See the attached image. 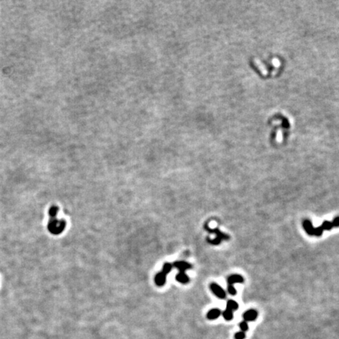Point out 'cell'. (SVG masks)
<instances>
[{"label":"cell","mask_w":339,"mask_h":339,"mask_svg":"<svg viewBox=\"0 0 339 339\" xmlns=\"http://www.w3.org/2000/svg\"><path fill=\"white\" fill-rule=\"evenodd\" d=\"M65 226L66 222L63 219L58 220L57 218H51L48 222L47 228H48L50 232L54 234V235H58V234H61L65 230Z\"/></svg>","instance_id":"1"},{"label":"cell","mask_w":339,"mask_h":339,"mask_svg":"<svg viewBox=\"0 0 339 339\" xmlns=\"http://www.w3.org/2000/svg\"><path fill=\"white\" fill-rule=\"evenodd\" d=\"M204 229H205L207 232H209L214 233V234L216 235L215 239H211L210 238L207 239V242H208L209 243H211V245L217 246V245H218V244H220L222 240H229V236H228L227 234H225V233H223L222 232H221L218 229H211V228L208 227L207 225H205Z\"/></svg>","instance_id":"2"},{"label":"cell","mask_w":339,"mask_h":339,"mask_svg":"<svg viewBox=\"0 0 339 339\" xmlns=\"http://www.w3.org/2000/svg\"><path fill=\"white\" fill-rule=\"evenodd\" d=\"M211 291L213 292V294L215 295V296L218 297L220 299H225L226 298V293L225 291H224V289L222 287L217 284L215 283H212L210 286Z\"/></svg>","instance_id":"3"},{"label":"cell","mask_w":339,"mask_h":339,"mask_svg":"<svg viewBox=\"0 0 339 339\" xmlns=\"http://www.w3.org/2000/svg\"><path fill=\"white\" fill-rule=\"evenodd\" d=\"M173 266L175 267L177 269H179L180 272H185V271L188 270V269H190L192 267L190 263L184 261H175L173 264Z\"/></svg>","instance_id":"4"},{"label":"cell","mask_w":339,"mask_h":339,"mask_svg":"<svg viewBox=\"0 0 339 339\" xmlns=\"http://www.w3.org/2000/svg\"><path fill=\"white\" fill-rule=\"evenodd\" d=\"M257 312L254 309H249L247 311H246L243 313V317L244 321L246 322H252L254 321L257 319Z\"/></svg>","instance_id":"5"},{"label":"cell","mask_w":339,"mask_h":339,"mask_svg":"<svg viewBox=\"0 0 339 339\" xmlns=\"http://www.w3.org/2000/svg\"><path fill=\"white\" fill-rule=\"evenodd\" d=\"M229 285H234L235 283H243L244 279L242 276L238 275V274H233L229 276L227 279Z\"/></svg>","instance_id":"6"},{"label":"cell","mask_w":339,"mask_h":339,"mask_svg":"<svg viewBox=\"0 0 339 339\" xmlns=\"http://www.w3.org/2000/svg\"><path fill=\"white\" fill-rule=\"evenodd\" d=\"M166 280V276L162 272H158L155 276V283L158 287H163L165 285Z\"/></svg>","instance_id":"7"},{"label":"cell","mask_w":339,"mask_h":339,"mask_svg":"<svg viewBox=\"0 0 339 339\" xmlns=\"http://www.w3.org/2000/svg\"><path fill=\"white\" fill-rule=\"evenodd\" d=\"M302 225H303L304 229H305V231L306 232L308 235L314 236V229L315 228L313 227V224H312V222L309 220L304 221L303 223H302Z\"/></svg>","instance_id":"8"},{"label":"cell","mask_w":339,"mask_h":339,"mask_svg":"<svg viewBox=\"0 0 339 339\" xmlns=\"http://www.w3.org/2000/svg\"><path fill=\"white\" fill-rule=\"evenodd\" d=\"M221 315H222V311L220 309H211L207 313V318L208 320H214L218 319Z\"/></svg>","instance_id":"9"},{"label":"cell","mask_w":339,"mask_h":339,"mask_svg":"<svg viewBox=\"0 0 339 339\" xmlns=\"http://www.w3.org/2000/svg\"><path fill=\"white\" fill-rule=\"evenodd\" d=\"M175 279L177 282H179L180 283H182V284H186V283H188V282L190 281V279L187 276L185 272H179L177 276H176Z\"/></svg>","instance_id":"10"},{"label":"cell","mask_w":339,"mask_h":339,"mask_svg":"<svg viewBox=\"0 0 339 339\" xmlns=\"http://www.w3.org/2000/svg\"><path fill=\"white\" fill-rule=\"evenodd\" d=\"M239 305L236 301L234 300H229L227 302V305H226V309L231 310V311L234 312L236 310L238 309Z\"/></svg>","instance_id":"11"},{"label":"cell","mask_w":339,"mask_h":339,"mask_svg":"<svg viewBox=\"0 0 339 339\" xmlns=\"http://www.w3.org/2000/svg\"><path fill=\"white\" fill-rule=\"evenodd\" d=\"M172 268H173V265H172V264H170V263L169 262H166L163 265V266L162 271H161V272H162L163 273L165 274L166 276H167V274H169V272H171Z\"/></svg>","instance_id":"12"},{"label":"cell","mask_w":339,"mask_h":339,"mask_svg":"<svg viewBox=\"0 0 339 339\" xmlns=\"http://www.w3.org/2000/svg\"><path fill=\"white\" fill-rule=\"evenodd\" d=\"M222 315L223 316L224 319L227 321L231 320H232L233 319V312L231 311V310L228 309H226L222 313Z\"/></svg>","instance_id":"13"},{"label":"cell","mask_w":339,"mask_h":339,"mask_svg":"<svg viewBox=\"0 0 339 339\" xmlns=\"http://www.w3.org/2000/svg\"><path fill=\"white\" fill-rule=\"evenodd\" d=\"M321 227H322V229H323V231H324V230L330 231V230H331V229H333V225H332L331 222H329V221H325V222H323Z\"/></svg>","instance_id":"14"},{"label":"cell","mask_w":339,"mask_h":339,"mask_svg":"<svg viewBox=\"0 0 339 339\" xmlns=\"http://www.w3.org/2000/svg\"><path fill=\"white\" fill-rule=\"evenodd\" d=\"M58 212V207L56 206H52L49 210V215L51 218H56Z\"/></svg>","instance_id":"15"},{"label":"cell","mask_w":339,"mask_h":339,"mask_svg":"<svg viewBox=\"0 0 339 339\" xmlns=\"http://www.w3.org/2000/svg\"><path fill=\"white\" fill-rule=\"evenodd\" d=\"M323 229H322L321 225L314 229V236H321L323 235Z\"/></svg>","instance_id":"16"},{"label":"cell","mask_w":339,"mask_h":339,"mask_svg":"<svg viewBox=\"0 0 339 339\" xmlns=\"http://www.w3.org/2000/svg\"><path fill=\"white\" fill-rule=\"evenodd\" d=\"M239 327H240L241 330H242L243 332H246V330H248V323L247 322H246V321H243V322H241L240 323H239Z\"/></svg>","instance_id":"17"},{"label":"cell","mask_w":339,"mask_h":339,"mask_svg":"<svg viewBox=\"0 0 339 339\" xmlns=\"http://www.w3.org/2000/svg\"><path fill=\"white\" fill-rule=\"evenodd\" d=\"M228 292H229L231 295H232V296L236 295V290L235 287H234V286L233 285L228 286Z\"/></svg>","instance_id":"18"},{"label":"cell","mask_w":339,"mask_h":339,"mask_svg":"<svg viewBox=\"0 0 339 339\" xmlns=\"http://www.w3.org/2000/svg\"><path fill=\"white\" fill-rule=\"evenodd\" d=\"M245 337H246V334H245V333L243 331L237 332V333L235 334L236 339H244Z\"/></svg>","instance_id":"19"},{"label":"cell","mask_w":339,"mask_h":339,"mask_svg":"<svg viewBox=\"0 0 339 339\" xmlns=\"http://www.w3.org/2000/svg\"><path fill=\"white\" fill-rule=\"evenodd\" d=\"M331 223H332V225H333V227L338 228L339 227V217H337V218H334Z\"/></svg>","instance_id":"20"}]
</instances>
